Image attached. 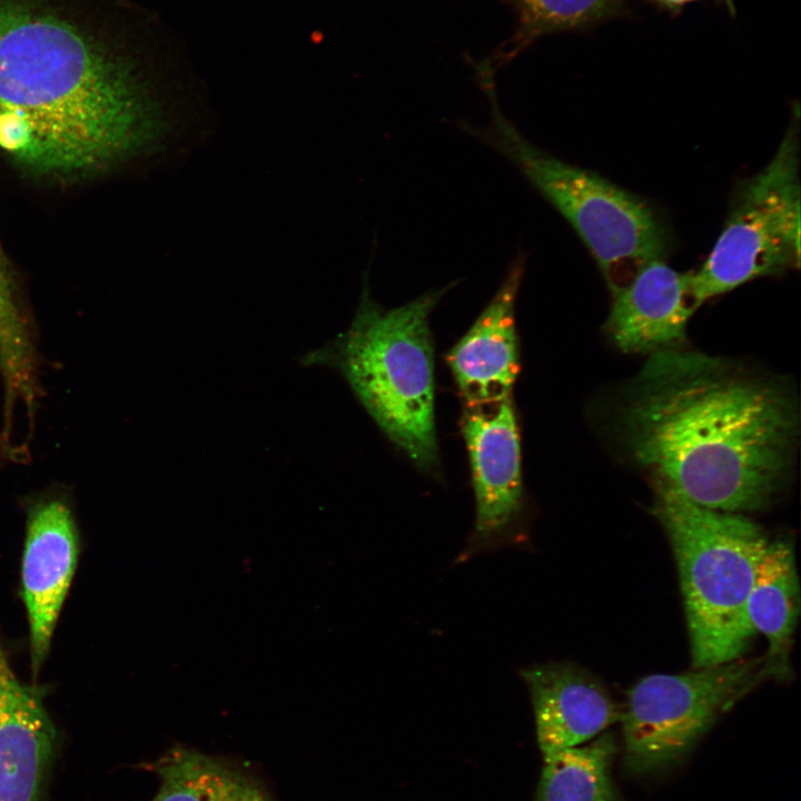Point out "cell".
I'll return each instance as SVG.
<instances>
[{
    "instance_id": "7",
    "label": "cell",
    "mask_w": 801,
    "mask_h": 801,
    "mask_svg": "<svg viewBox=\"0 0 801 801\" xmlns=\"http://www.w3.org/2000/svg\"><path fill=\"white\" fill-rule=\"evenodd\" d=\"M764 660H733L635 683L620 710L623 765L633 775L665 771L681 761L756 679Z\"/></svg>"
},
{
    "instance_id": "11",
    "label": "cell",
    "mask_w": 801,
    "mask_h": 801,
    "mask_svg": "<svg viewBox=\"0 0 801 801\" xmlns=\"http://www.w3.org/2000/svg\"><path fill=\"white\" fill-rule=\"evenodd\" d=\"M518 673L530 691L543 759L590 741L620 719L604 685L583 668L550 662Z\"/></svg>"
},
{
    "instance_id": "2",
    "label": "cell",
    "mask_w": 801,
    "mask_h": 801,
    "mask_svg": "<svg viewBox=\"0 0 801 801\" xmlns=\"http://www.w3.org/2000/svg\"><path fill=\"white\" fill-rule=\"evenodd\" d=\"M49 0H0V147L43 172L105 168L175 137L135 66Z\"/></svg>"
},
{
    "instance_id": "9",
    "label": "cell",
    "mask_w": 801,
    "mask_h": 801,
    "mask_svg": "<svg viewBox=\"0 0 801 801\" xmlns=\"http://www.w3.org/2000/svg\"><path fill=\"white\" fill-rule=\"evenodd\" d=\"M24 514L21 591L33 678L51 647L60 611L77 567L80 536L71 490L62 483L20 498Z\"/></svg>"
},
{
    "instance_id": "16",
    "label": "cell",
    "mask_w": 801,
    "mask_h": 801,
    "mask_svg": "<svg viewBox=\"0 0 801 801\" xmlns=\"http://www.w3.org/2000/svg\"><path fill=\"white\" fill-rule=\"evenodd\" d=\"M617 746L613 734L544 758L534 801H620L612 779Z\"/></svg>"
},
{
    "instance_id": "1",
    "label": "cell",
    "mask_w": 801,
    "mask_h": 801,
    "mask_svg": "<svg viewBox=\"0 0 801 801\" xmlns=\"http://www.w3.org/2000/svg\"><path fill=\"white\" fill-rule=\"evenodd\" d=\"M621 423L632 458L696 505L764 508L790 479L799 412L781 384L679 348L651 354Z\"/></svg>"
},
{
    "instance_id": "17",
    "label": "cell",
    "mask_w": 801,
    "mask_h": 801,
    "mask_svg": "<svg viewBox=\"0 0 801 801\" xmlns=\"http://www.w3.org/2000/svg\"><path fill=\"white\" fill-rule=\"evenodd\" d=\"M515 12L516 30L502 51L488 60L514 58L537 39L568 31H586L629 12V0H504Z\"/></svg>"
},
{
    "instance_id": "10",
    "label": "cell",
    "mask_w": 801,
    "mask_h": 801,
    "mask_svg": "<svg viewBox=\"0 0 801 801\" xmlns=\"http://www.w3.org/2000/svg\"><path fill=\"white\" fill-rule=\"evenodd\" d=\"M605 329L625 353H656L678 348L696 309L690 295L689 273L665 259L652 260L612 291Z\"/></svg>"
},
{
    "instance_id": "3",
    "label": "cell",
    "mask_w": 801,
    "mask_h": 801,
    "mask_svg": "<svg viewBox=\"0 0 801 801\" xmlns=\"http://www.w3.org/2000/svg\"><path fill=\"white\" fill-rule=\"evenodd\" d=\"M453 284L395 308L370 295L367 275L346 332L301 358L337 370L379 428L423 472L437 475L429 316Z\"/></svg>"
},
{
    "instance_id": "6",
    "label": "cell",
    "mask_w": 801,
    "mask_h": 801,
    "mask_svg": "<svg viewBox=\"0 0 801 801\" xmlns=\"http://www.w3.org/2000/svg\"><path fill=\"white\" fill-rule=\"evenodd\" d=\"M799 112L774 156L735 189L723 228L704 263L689 273L695 308L759 277L800 265Z\"/></svg>"
},
{
    "instance_id": "14",
    "label": "cell",
    "mask_w": 801,
    "mask_h": 801,
    "mask_svg": "<svg viewBox=\"0 0 801 801\" xmlns=\"http://www.w3.org/2000/svg\"><path fill=\"white\" fill-rule=\"evenodd\" d=\"M799 607L793 550L784 541L769 542L748 601L751 626L769 642L763 676L782 681L791 676L790 653Z\"/></svg>"
},
{
    "instance_id": "8",
    "label": "cell",
    "mask_w": 801,
    "mask_h": 801,
    "mask_svg": "<svg viewBox=\"0 0 801 801\" xmlns=\"http://www.w3.org/2000/svg\"><path fill=\"white\" fill-rule=\"evenodd\" d=\"M462 429L476 502L474 530L457 562L494 550L528 544L521 472V442L511 397L465 407Z\"/></svg>"
},
{
    "instance_id": "4",
    "label": "cell",
    "mask_w": 801,
    "mask_h": 801,
    "mask_svg": "<svg viewBox=\"0 0 801 801\" xmlns=\"http://www.w3.org/2000/svg\"><path fill=\"white\" fill-rule=\"evenodd\" d=\"M653 490L652 513L679 570L692 665L736 660L755 633L748 601L768 537L742 513L702 507L660 482Z\"/></svg>"
},
{
    "instance_id": "12",
    "label": "cell",
    "mask_w": 801,
    "mask_h": 801,
    "mask_svg": "<svg viewBox=\"0 0 801 801\" xmlns=\"http://www.w3.org/2000/svg\"><path fill=\"white\" fill-rule=\"evenodd\" d=\"M524 269V258L520 257L490 304L447 355L467 406L511 397L520 368L515 303Z\"/></svg>"
},
{
    "instance_id": "19",
    "label": "cell",
    "mask_w": 801,
    "mask_h": 801,
    "mask_svg": "<svg viewBox=\"0 0 801 801\" xmlns=\"http://www.w3.org/2000/svg\"><path fill=\"white\" fill-rule=\"evenodd\" d=\"M660 10L676 14L682 11L686 6L700 1V0H646ZM722 1L731 13L734 14L735 7L733 0H720Z\"/></svg>"
},
{
    "instance_id": "15",
    "label": "cell",
    "mask_w": 801,
    "mask_h": 801,
    "mask_svg": "<svg viewBox=\"0 0 801 801\" xmlns=\"http://www.w3.org/2000/svg\"><path fill=\"white\" fill-rule=\"evenodd\" d=\"M159 778L150 801H273L249 774L195 749L176 745L145 765Z\"/></svg>"
},
{
    "instance_id": "5",
    "label": "cell",
    "mask_w": 801,
    "mask_h": 801,
    "mask_svg": "<svg viewBox=\"0 0 801 801\" xmlns=\"http://www.w3.org/2000/svg\"><path fill=\"white\" fill-rule=\"evenodd\" d=\"M491 107L490 123L466 130L508 159L566 219L595 259L612 291L621 271L665 259L671 236L657 211L596 172L541 149L503 113L494 75H478Z\"/></svg>"
},
{
    "instance_id": "18",
    "label": "cell",
    "mask_w": 801,
    "mask_h": 801,
    "mask_svg": "<svg viewBox=\"0 0 801 801\" xmlns=\"http://www.w3.org/2000/svg\"><path fill=\"white\" fill-rule=\"evenodd\" d=\"M38 330L18 295L0 254V383L7 393H24L40 380Z\"/></svg>"
},
{
    "instance_id": "13",
    "label": "cell",
    "mask_w": 801,
    "mask_h": 801,
    "mask_svg": "<svg viewBox=\"0 0 801 801\" xmlns=\"http://www.w3.org/2000/svg\"><path fill=\"white\" fill-rule=\"evenodd\" d=\"M55 740L42 692L19 681L0 642V801H37Z\"/></svg>"
}]
</instances>
